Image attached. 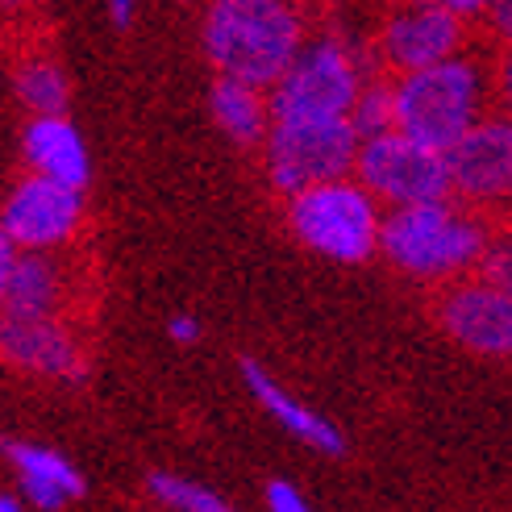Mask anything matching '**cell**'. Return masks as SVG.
Instances as JSON below:
<instances>
[{
  "instance_id": "1",
  "label": "cell",
  "mask_w": 512,
  "mask_h": 512,
  "mask_svg": "<svg viewBox=\"0 0 512 512\" xmlns=\"http://www.w3.org/2000/svg\"><path fill=\"white\" fill-rule=\"evenodd\" d=\"M304 46L292 0H213L204 13V50L221 75L271 88Z\"/></svg>"
},
{
  "instance_id": "2",
  "label": "cell",
  "mask_w": 512,
  "mask_h": 512,
  "mask_svg": "<svg viewBox=\"0 0 512 512\" xmlns=\"http://www.w3.org/2000/svg\"><path fill=\"white\" fill-rule=\"evenodd\" d=\"M488 75L467 55L442 59L421 71H400L392 84L396 130L421 146L446 150L483 117Z\"/></svg>"
},
{
  "instance_id": "3",
  "label": "cell",
  "mask_w": 512,
  "mask_h": 512,
  "mask_svg": "<svg viewBox=\"0 0 512 512\" xmlns=\"http://www.w3.org/2000/svg\"><path fill=\"white\" fill-rule=\"evenodd\" d=\"M379 250L408 275L450 279L488 254V234L475 217L450 204V196H442L392 209L379 225Z\"/></svg>"
},
{
  "instance_id": "4",
  "label": "cell",
  "mask_w": 512,
  "mask_h": 512,
  "mask_svg": "<svg viewBox=\"0 0 512 512\" xmlns=\"http://www.w3.org/2000/svg\"><path fill=\"white\" fill-rule=\"evenodd\" d=\"M288 221L296 238L338 263H363L379 250V204L358 179H325V184L292 192Z\"/></svg>"
},
{
  "instance_id": "5",
  "label": "cell",
  "mask_w": 512,
  "mask_h": 512,
  "mask_svg": "<svg viewBox=\"0 0 512 512\" xmlns=\"http://www.w3.org/2000/svg\"><path fill=\"white\" fill-rule=\"evenodd\" d=\"M363 63L354 46L342 38H317L296 50L284 75L267 88L271 121H317V117H350V105L363 88Z\"/></svg>"
},
{
  "instance_id": "6",
  "label": "cell",
  "mask_w": 512,
  "mask_h": 512,
  "mask_svg": "<svg viewBox=\"0 0 512 512\" xmlns=\"http://www.w3.org/2000/svg\"><path fill=\"white\" fill-rule=\"evenodd\" d=\"M267 175L279 192H300L342 179L354 171L358 134L350 117H317V121H271L267 125Z\"/></svg>"
},
{
  "instance_id": "7",
  "label": "cell",
  "mask_w": 512,
  "mask_h": 512,
  "mask_svg": "<svg viewBox=\"0 0 512 512\" xmlns=\"http://www.w3.org/2000/svg\"><path fill=\"white\" fill-rule=\"evenodd\" d=\"M354 175L375 200H388L392 209L450 196L446 155L433 150V146L404 138L400 130H388V134H375V138L358 142Z\"/></svg>"
},
{
  "instance_id": "8",
  "label": "cell",
  "mask_w": 512,
  "mask_h": 512,
  "mask_svg": "<svg viewBox=\"0 0 512 512\" xmlns=\"http://www.w3.org/2000/svg\"><path fill=\"white\" fill-rule=\"evenodd\" d=\"M463 42H467V30H463V17L458 13L429 5V0H404V5L383 21L379 55L400 75V71H421V67L463 55Z\"/></svg>"
},
{
  "instance_id": "9",
  "label": "cell",
  "mask_w": 512,
  "mask_h": 512,
  "mask_svg": "<svg viewBox=\"0 0 512 512\" xmlns=\"http://www.w3.org/2000/svg\"><path fill=\"white\" fill-rule=\"evenodd\" d=\"M84 217V192L55 184L46 175H30L13 188V196L0 209V229L21 250H50L67 242Z\"/></svg>"
},
{
  "instance_id": "10",
  "label": "cell",
  "mask_w": 512,
  "mask_h": 512,
  "mask_svg": "<svg viewBox=\"0 0 512 512\" xmlns=\"http://www.w3.org/2000/svg\"><path fill=\"white\" fill-rule=\"evenodd\" d=\"M450 192L463 200L512 196V117H479L454 146L442 150Z\"/></svg>"
},
{
  "instance_id": "11",
  "label": "cell",
  "mask_w": 512,
  "mask_h": 512,
  "mask_svg": "<svg viewBox=\"0 0 512 512\" xmlns=\"http://www.w3.org/2000/svg\"><path fill=\"white\" fill-rule=\"evenodd\" d=\"M442 329L479 354H508L512 350V296L496 284H458L438 304Z\"/></svg>"
},
{
  "instance_id": "12",
  "label": "cell",
  "mask_w": 512,
  "mask_h": 512,
  "mask_svg": "<svg viewBox=\"0 0 512 512\" xmlns=\"http://www.w3.org/2000/svg\"><path fill=\"white\" fill-rule=\"evenodd\" d=\"M0 358L17 371L84 379V354L55 317H0Z\"/></svg>"
},
{
  "instance_id": "13",
  "label": "cell",
  "mask_w": 512,
  "mask_h": 512,
  "mask_svg": "<svg viewBox=\"0 0 512 512\" xmlns=\"http://www.w3.org/2000/svg\"><path fill=\"white\" fill-rule=\"evenodd\" d=\"M25 163H30L34 175H46L55 184H67V188H88V175H92V163H88V146L80 138V130L63 117V113H46V117H34L25 125Z\"/></svg>"
},
{
  "instance_id": "14",
  "label": "cell",
  "mask_w": 512,
  "mask_h": 512,
  "mask_svg": "<svg viewBox=\"0 0 512 512\" xmlns=\"http://www.w3.org/2000/svg\"><path fill=\"white\" fill-rule=\"evenodd\" d=\"M242 379H246V388H250V396L259 400L267 413L284 425L292 438H300L304 446H313V450H321V454H346V438H342V429H334L321 413H313L309 404H300V400H292L284 388L275 383V375L271 371H263L254 358H242Z\"/></svg>"
},
{
  "instance_id": "15",
  "label": "cell",
  "mask_w": 512,
  "mask_h": 512,
  "mask_svg": "<svg viewBox=\"0 0 512 512\" xmlns=\"http://www.w3.org/2000/svg\"><path fill=\"white\" fill-rule=\"evenodd\" d=\"M5 458L17 467L25 500L42 512H59L67 500L84 496V475L59 450L30 446V442H5Z\"/></svg>"
},
{
  "instance_id": "16",
  "label": "cell",
  "mask_w": 512,
  "mask_h": 512,
  "mask_svg": "<svg viewBox=\"0 0 512 512\" xmlns=\"http://www.w3.org/2000/svg\"><path fill=\"white\" fill-rule=\"evenodd\" d=\"M59 296V267L46 259V250H25L17 254L9 292L0 300V317H55Z\"/></svg>"
},
{
  "instance_id": "17",
  "label": "cell",
  "mask_w": 512,
  "mask_h": 512,
  "mask_svg": "<svg viewBox=\"0 0 512 512\" xmlns=\"http://www.w3.org/2000/svg\"><path fill=\"white\" fill-rule=\"evenodd\" d=\"M209 105H213V117L221 130L242 142V146H254L267 138V125H271V109H267V88H254L246 80H221L213 84L209 92Z\"/></svg>"
},
{
  "instance_id": "18",
  "label": "cell",
  "mask_w": 512,
  "mask_h": 512,
  "mask_svg": "<svg viewBox=\"0 0 512 512\" xmlns=\"http://www.w3.org/2000/svg\"><path fill=\"white\" fill-rule=\"evenodd\" d=\"M17 96L34 117L67 109V75L50 59H30L17 71Z\"/></svg>"
},
{
  "instance_id": "19",
  "label": "cell",
  "mask_w": 512,
  "mask_h": 512,
  "mask_svg": "<svg viewBox=\"0 0 512 512\" xmlns=\"http://www.w3.org/2000/svg\"><path fill=\"white\" fill-rule=\"evenodd\" d=\"M350 125L358 142L396 130V109H392V84L388 80H363L354 105H350Z\"/></svg>"
},
{
  "instance_id": "20",
  "label": "cell",
  "mask_w": 512,
  "mask_h": 512,
  "mask_svg": "<svg viewBox=\"0 0 512 512\" xmlns=\"http://www.w3.org/2000/svg\"><path fill=\"white\" fill-rule=\"evenodd\" d=\"M150 492H155L167 508L175 512H234L217 492L200 488L192 479H179V475H167V471H155L150 475Z\"/></svg>"
},
{
  "instance_id": "21",
  "label": "cell",
  "mask_w": 512,
  "mask_h": 512,
  "mask_svg": "<svg viewBox=\"0 0 512 512\" xmlns=\"http://www.w3.org/2000/svg\"><path fill=\"white\" fill-rule=\"evenodd\" d=\"M483 271H488V284H496L504 296H512V238L500 242L492 254H483Z\"/></svg>"
},
{
  "instance_id": "22",
  "label": "cell",
  "mask_w": 512,
  "mask_h": 512,
  "mask_svg": "<svg viewBox=\"0 0 512 512\" xmlns=\"http://www.w3.org/2000/svg\"><path fill=\"white\" fill-rule=\"evenodd\" d=\"M267 508H271V512H313L309 500H304L288 479H271V483H267Z\"/></svg>"
},
{
  "instance_id": "23",
  "label": "cell",
  "mask_w": 512,
  "mask_h": 512,
  "mask_svg": "<svg viewBox=\"0 0 512 512\" xmlns=\"http://www.w3.org/2000/svg\"><path fill=\"white\" fill-rule=\"evenodd\" d=\"M488 25H492V34L504 42V46H512V0H488Z\"/></svg>"
},
{
  "instance_id": "24",
  "label": "cell",
  "mask_w": 512,
  "mask_h": 512,
  "mask_svg": "<svg viewBox=\"0 0 512 512\" xmlns=\"http://www.w3.org/2000/svg\"><path fill=\"white\" fill-rule=\"evenodd\" d=\"M17 254H21V246L0 229V300H5V292H9V279H13V267H17Z\"/></svg>"
},
{
  "instance_id": "25",
  "label": "cell",
  "mask_w": 512,
  "mask_h": 512,
  "mask_svg": "<svg viewBox=\"0 0 512 512\" xmlns=\"http://www.w3.org/2000/svg\"><path fill=\"white\" fill-rule=\"evenodd\" d=\"M167 334H171L179 346H192V342L200 338V321H196V317H188V313H179V317H171V321H167Z\"/></svg>"
},
{
  "instance_id": "26",
  "label": "cell",
  "mask_w": 512,
  "mask_h": 512,
  "mask_svg": "<svg viewBox=\"0 0 512 512\" xmlns=\"http://www.w3.org/2000/svg\"><path fill=\"white\" fill-rule=\"evenodd\" d=\"M496 92H500L504 113L512 117V46L504 50V59H500V71H496Z\"/></svg>"
},
{
  "instance_id": "27",
  "label": "cell",
  "mask_w": 512,
  "mask_h": 512,
  "mask_svg": "<svg viewBox=\"0 0 512 512\" xmlns=\"http://www.w3.org/2000/svg\"><path fill=\"white\" fill-rule=\"evenodd\" d=\"M429 5H442V9H450V13H458V17H471V13L488 9V0H429Z\"/></svg>"
},
{
  "instance_id": "28",
  "label": "cell",
  "mask_w": 512,
  "mask_h": 512,
  "mask_svg": "<svg viewBox=\"0 0 512 512\" xmlns=\"http://www.w3.org/2000/svg\"><path fill=\"white\" fill-rule=\"evenodd\" d=\"M109 17L117 30H125V25L134 21V0H109Z\"/></svg>"
},
{
  "instance_id": "29",
  "label": "cell",
  "mask_w": 512,
  "mask_h": 512,
  "mask_svg": "<svg viewBox=\"0 0 512 512\" xmlns=\"http://www.w3.org/2000/svg\"><path fill=\"white\" fill-rule=\"evenodd\" d=\"M0 512H21V504L13 496H0Z\"/></svg>"
},
{
  "instance_id": "30",
  "label": "cell",
  "mask_w": 512,
  "mask_h": 512,
  "mask_svg": "<svg viewBox=\"0 0 512 512\" xmlns=\"http://www.w3.org/2000/svg\"><path fill=\"white\" fill-rule=\"evenodd\" d=\"M17 5H25V0H0V9H17Z\"/></svg>"
}]
</instances>
